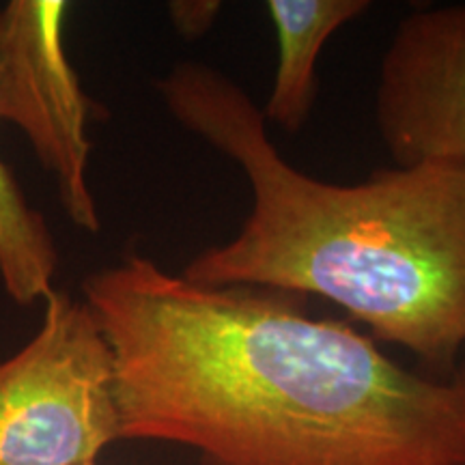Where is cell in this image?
I'll return each instance as SVG.
<instances>
[{
  "instance_id": "6",
  "label": "cell",
  "mask_w": 465,
  "mask_h": 465,
  "mask_svg": "<svg viewBox=\"0 0 465 465\" xmlns=\"http://www.w3.org/2000/svg\"><path fill=\"white\" fill-rule=\"evenodd\" d=\"M369 0H270L267 14L276 31L274 84L261 108L265 121L298 134L317 100V61L332 35L369 11Z\"/></svg>"
},
{
  "instance_id": "8",
  "label": "cell",
  "mask_w": 465,
  "mask_h": 465,
  "mask_svg": "<svg viewBox=\"0 0 465 465\" xmlns=\"http://www.w3.org/2000/svg\"><path fill=\"white\" fill-rule=\"evenodd\" d=\"M223 5L216 0H203V3H174L171 5V15L179 33L185 37H201L213 26Z\"/></svg>"
},
{
  "instance_id": "7",
  "label": "cell",
  "mask_w": 465,
  "mask_h": 465,
  "mask_svg": "<svg viewBox=\"0 0 465 465\" xmlns=\"http://www.w3.org/2000/svg\"><path fill=\"white\" fill-rule=\"evenodd\" d=\"M0 86V121L5 119ZM56 248L44 218L28 207L14 174L0 160V278L17 304H31L52 293Z\"/></svg>"
},
{
  "instance_id": "1",
  "label": "cell",
  "mask_w": 465,
  "mask_h": 465,
  "mask_svg": "<svg viewBox=\"0 0 465 465\" xmlns=\"http://www.w3.org/2000/svg\"><path fill=\"white\" fill-rule=\"evenodd\" d=\"M114 358L121 440L199 465H465V375L433 380L306 295L203 287L130 254L86 278Z\"/></svg>"
},
{
  "instance_id": "2",
  "label": "cell",
  "mask_w": 465,
  "mask_h": 465,
  "mask_svg": "<svg viewBox=\"0 0 465 465\" xmlns=\"http://www.w3.org/2000/svg\"><path fill=\"white\" fill-rule=\"evenodd\" d=\"M158 86L174 119L235 162L252 190L242 231L196 254L185 281L322 295L449 373L465 345V168L328 183L278 153L261 108L220 69L179 63Z\"/></svg>"
},
{
  "instance_id": "3",
  "label": "cell",
  "mask_w": 465,
  "mask_h": 465,
  "mask_svg": "<svg viewBox=\"0 0 465 465\" xmlns=\"http://www.w3.org/2000/svg\"><path fill=\"white\" fill-rule=\"evenodd\" d=\"M121 440L114 358L95 312L45 298L42 330L0 362V465H86Z\"/></svg>"
},
{
  "instance_id": "5",
  "label": "cell",
  "mask_w": 465,
  "mask_h": 465,
  "mask_svg": "<svg viewBox=\"0 0 465 465\" xmlns=\"http://www.w3.org/2000/svg\"><path fill=\"white\" fill-rule=\"evenodd\" d=\"M375 119L397 168H465V5L401 22L381 58Z\"/></svg>"
},
{
  "instance_id": "9",
  "label": "cell",
  "mask_w": 465,
  "mask_h": 465,
  "mask_svg": "<svg viewBox=\"0 0 465 465\" xmlns=\"http://www.w3.org/2000/svg\"><path fill=\"white\" fill-rule=\"evenodd\" d=\"M86 465H95V463H86Z\"/></svg>"
},
{
  "instance_id": "4",
  "label": "cell",
  "mask_w": 465,
  "mask_h": 465,
  "mask_svg": "<svg viewBox=\"0 0 465 465\" xmlns=\"http://www.w3.org/2000/svg\"><path fill=\"white\" fill-rule=\"evenodd\" d=\"M65 3L15 0L0 11V86L5 119L28 134L44 166L58 179L63 205L83 229H100L86 183L89 100L61 42Z\"/></svg>"
}]
</instances>
